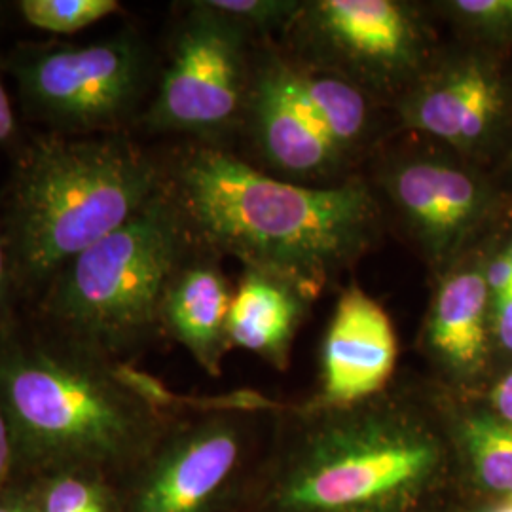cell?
<instances>
[{
    "label": "cell",
    "instance_id": "obj_1",
    "mask_svg": "<svg viewBox=\"0 0 512 512\" xmlns=\"http://www.w3.org/2000/svg\"><path fill=\"white\" fill-rule=\"evenodd\" d=\"M175 186L184 222L209 245L293 281L308 296L365 249L378 219L363 184L285 183L219 148L188 152Z\"/></svg>",
    "mask_w": 512,
    "mask_h": 512
},
{
    "label": "cell",
    "instance_id": "obj_2",
    "mask_svg": "<svg viewBox=\"0 0 512 512\" xmlns=\"http://www.w3.org/2000/svg\"><path fill=\"white\" fill-rule=\"evenodd\" d=\"M160 192L156 167L128 139H38L10 190L4 239L12 275L25 285L52 281Z\"/></svg>",
    "mask_w": 512,
    "mask_h": 512
},
{
    "label": "cell",
    "instance_id": "obj_3",
    "mask_svg": "<svg viewBox=\"0 0 512 512\" xmlns=\"http://www.w3.org/2000/svg\"><path fill=\"white\" fill-rule=\"evenodd\" d=\"M0 408L16 456L65 471L120 463L152 433L150 404L92 349L29 340L0 344Z\"/></svg>",
    "mask_w": 512,
    "mask_h": 512
},
{
    "label": "cell",
    "instance_id": "obj_4",
    "mask_svg": "<svg viewBox=\"0 0 512 512\" xmlns=\"http://www.w3.org/2000/svg\"><path fill=\"white\" fill-rule=\"evenodd\" d=\"M184 232L177 203L160 192L128 224L57 272L46 313L82 348L103 353L126 346L162 317Z\"/></svg>",
    "mask_w": 512,
    "mask_h": 512
},
{
    "label": "cell",
    "instance_id": "obj_5",
    "mask_svg": "<svg viewBox=\"0 0 512 512\" xmlns=\"http://www.w3.org/2000/svg\"><path fill=\"white\" fill-rule=\"evenodd\" d=\"M442 463L437 437L393 410L325 423L279 486L285 512H399L427 488Z\"/></svg>",
    "mask_w": 512,
    "mask_h": 512
},
{
    "label": "cell",
    "instance_id": "obj_6",
    "mask_svg": "<svg viewBox=\"0 0 512 512\" xmlns=\"http://www.w3.org/2000/svg\"><path fill=\"white\" fill-rule=\"evenodd\" d=\"M12 73L25 109L42 122L67 133L109 131L141 95L145 52L131 35L27 48L16 55Z\"/></svg>",
    "mask_w": 512,
    "mask_h": 512
},
{
    "label": "cell",
    "instance_id": "obj_7",
    "mask_svg": "<svg viewBox=\"0 0 512 512\" xmlns=\"http://www.w3.org/2000/svg\"><path fill=\"white\" fill-rule=\"evenodd\" d=\"M243 38L245 29L196 2L148 110V126L192 135L226 128L243 93Z\"/></svg>",
    "mask_w": 512,
    "mask_h": 512
},
{
    "label": "cell",
    "instance_id": "obj_8",
    "mask_svg": "<svg viewBox=\"0 0 512 512\" xmlns=\"http://www.w3.org/2000/svg\"><path fill=\"white\" fill-rule=\"evenodd\" d=\"M308 23L325 54L372 82L406 80L427 55V31L403 2L319 0L308 8Z\"/></svg>",
    "mask_w": 512,
    "mask_h": 512
},
{
    "label": "cell",
    "instance_id": "obj_9",
    "mask_svg": "<svg viewBox=\"0 0 512 512\" xmlns=\"http://www.w3.org/2000/svg\"><path fill=\"white\" fill-rule=\"evenodd\" d=\"M241 459V433L207 420L175 435L131 495L129 512H213Z\"/></svg>",
    "mask_w": 512,
    "mask_h": 512
},
{
    "label": "cell",
    "instance_id": "obj_10",
    "mask_svg": "<svg viewBox=\"0 0 512 512\" xmlns=\"http://www.w3.org/2000/svg\"><path fill=\"white\" fill-rule=\"evenodd\" d=\"M385 188L423 251L435 260L452 255L486 209V192L476 179L433 158L395 165Z\"/></svg>",
    "mask_w": 512,
    "mask_h": 512
},
{
    "label": "cell",
    "instance_id": "obj_11",
    "mask_svg": "<svg viewBox=\"0 0 512 512\" xmlns=\"http://www.w3.org/2000/svg\"><path fill=\"white\" fill-rule=\"evenodd\" d=\"M397 365V336L382 306L349 287L340 296L323 346V399L344 406L376 395Z\"/></svg>",
    "mask_w": 512,
    "mask_h": 512
},
{
    "label": "cell",
    "instance_id": "obj_12",
    "mask_svg": "<svg viewBox=\"0 0 512 512\" xmlns=\"http://www.w3.org/2000/svg\"><path fill=\"white\" fill-rule=\"evenodd\" d=\"M503 110L501 82L478 59H463L429 74L404 97L403 122L458 150L482 145Z\"/></svg>",
    "mask_w": 512,
    "mask_h": 512
},
{
    "label": "cell",
    "instance_id": "obj_13",
    "mask_svg": "<svg viewBox=\"0 0 512 512\" xmlns=\"http://www.w3.org/2000/svg\"><path fill=\"white\" fill-rule=\"evenodd\" d=\"M253 114L258 145L285 173H327L344 158L306 99L294 90L287 67L274 65L260 76L253 95Z\"/></svg>",
    "mask_w": 512,
    "mask_h": 512
},
{
    "label": "cell",
    "instance_id": "obj_14",
    "mask_svg": "<svg viewBox=\"0 0 512 512\" xmlns=\"http://www.w3.org/2000/svg\"><path fill=\"white\" fill-rule=\"evenodd\" d=\"M232 298L226 277L207 262L179 268L164 296L165 325L211 374H219L220 357L228 344Z\"/></svg>",
    "mask_w": 512,
    "mask_h": 512
},
{
    "label": "cell",
    "instance_id": "obj_15",
    "mask_svg": "<svg viewBox=\"0 0 512 512\" xmlns=\"http://www.w3.org/2000/svg\"><path fill=\"white\" fill-rule=\"evenodd\" d=\"M492 293L486 270L465 268L440 283L427 319V342L458 374H475L488 351Z\"/></svg>",
    "mask_w": 512,
    "mask_h": 512
},
{
    "label": "cell",
    "instance_id": "obj_16",
    "mask_svg": "<svg viewBox=\"0 0 512 512\" xmlns=\"http://www.w3.org/2000/svg\"><path fill=\"white\" fill-rule=\"evenodd\" d=\"M304 293L293 281L247 268L228 313V342L274 363L287 359L302 317Z\"/></svg>",
    "mask_w": 512,
    "mask_h": 512
},
{
    "label": "cell",
    "instance_id": "obj_17",
    "mask_svg": "<svg viewBox=\"0 0 512 512\" xmlns=\"http://www.w3.org/2000/svg\"><path fill=\"white\" fill-rule=\"evenodd\" d=\"M294 90L310 105L334 147L346 156L368 126V103L359 88L336 76L298 73L287 67Z\"/></svg>",
    "mask_w": 512,
    "mask_h": 512
},
{
    "label": "cell",
    "instance_id": "obj_18",
    "mask_svg": "<svg viewBox=\"0 0 512 512\" xmlns=\"http://www.w3.org/2000/svg\"><path fill=\"white\" fill-rule=\"evenodd\" d=\"M461 439L478 480L495 492L512 494V425L499 416L475 414L461 425Z\"/></svg>",
    "mask_w": 512,
    "mask_h": 512
},
{
    "label": "cell",
    "instance_id": "obj_19",
    "mask_svg": "<svg viewBox=\"0 0 512 512\" xmlns=\"http://www.w3.org/2000/svg\"><path fill=\"white\" fill-rule=\"evenodd\" d=\"M23 19L42 31L71 35L120 10L116 0H21Z\"/></svg>",
    "mask_w": 512,
    "mask_h": 512
},
{
    "label": "cell",
    "instance_id": "obj_20",
    "mask_svg": "<svg viewBox=\"0 0 512 512\" xmlns=\"http://www.w3.org/2000/svg\"><path fill=\"white\" fill-rule=\"evenodd\" d=\"M42 512H110L109 497L97 480L65 471L48 484Z\"/></svg>",
    "mask_w": 512,
    "mask_h": 512
},
{
    "label": "cell",
    "instance_id": "obj_21",
    "mask_svg": "<svg viewBox=\"0 0 512 512\" xmlns=\"http://www.w3.org/2000/svg\"><path fill=\"white\" fill-rule=\"evenodd\" d=\"M200 4L245 31L249 27L264 29L281 25L293 18L298 10H302L300 2L289 0H205Z\"/></svg>",
    "mask_w": 512,
    "mask_h": 512
},
{
    "label": "cell",
    "instance_id": "obj_22",
    "mask_svg": "<svg viewBox=\"0 0 512 512\" xmlns=\"http://www.w3.org/2000/svg\"><path fill=\"white\" fill-rule=\"evenodd\" d=\"M446 8L476 33L488 37L512 35V0H454Z\"/></svg>",
    "mask_w": 512,
    "mask_h": 512
},
{
    "label": "cell",
    "instance_id": "obj_23",
    "mask_svg": "<svg viewBox=\"0 0 512 512\" xmlns=\"http://www.w3.org/2000/svg\"><path fill=\"white\" fill-rule=\"evenodd\" d=\"M494 330L501 348L512 353V281L501 294L492 298Z\"/></svg>",
    "mask_w": 512,
    "mask_h": 512
},
{
    "label": "cell",
    "instance_id": "obj_24",
    "mask_svg": "<svg viewBox=\"0 0 512 512\" xmlns=\"http://www.w3.org/2000/svg\"><path fill=\"white\" fill-rule=\"evenodd\" d=\"M18 135V118L12 107L10 95L4 88V82L0 78V145L10 143Z\"/></svg>",
    "mask_w": 512,
    "mask_h": 512
},
{
    "label": "cell",
    "instance_id": "obj_25",
    "mask_svg": "<svg viewBox=\"0 0 512 512\" xmlns=\"http://www.w3.org/2000/svg\"><path fill=\"white\" fill-rule=\"evenodd\" d=\"M16 458V444H14V435L10 429V423L6 420L4 410L0 408V482L8 473L10 465Z\"/></svg>",
    "mask_w": 512,
    "mask_h": 512
},
{
    "label": "cell",
    "instance_id": "obj_26",
    "mask_svg": "<svg viewBox=\"0 0 512 512\" xmlns=\"http://www.w3.org/2000/svg\"><path fill=\"white\" fill-rule=\"evenodd\" d=\"M495 414L512 425V370L492 391Z\"/></svg>",
    "mask_w": 512,
    "mask_h": 512
},
{
    "label": "cell",
    "instance_id": "obj_27",
    "mask_svg": "<svg viewBox=\"0 0 512 512\" xmlns=\"http://www.w3.org/2000/svg\"><path fill=\"white\" fill-rule=\"evenodd\" d=\"M10 281H12L10 256H8L6 239L2 238V234H0V310L6 306L8 291H10Z\"/></svg>",
    "mask_w": 512,
    "mask_h": 512
},
{
    "label": "cell",
    "instance_id": "obj_28",
    "mask_svg": "<svg viewBox=\"0 0 512 512\" xmlns=\"http://www.w3.org/2000/svg\"><path fill=\"white\" fill-rule=\"evenodd\" d=\"M0 512H25L18 505H0Z\"/></svg>",
    "mask_w": 512,
    "mask_h": 512
},
{
    "label": "cell",
    "instance_id": "obj_29",
    "mask_svg": "<svg viewBox=\"0 0 512 512\" xmlns=\"http://www.w3.org/2000/svg\"><path fill=\"white\" fill-rule=\"evenodd\" d=\"M490 512H512V503H509V505H503V507H499V509H495V511Z\"/></svg>",
    "mask_w": 512,
    "mask_h": 512
},
{
    "label": "cell",
    "instance_id": "obj_30",
    "mask_svg": "<svg viewBox=\"0 0 512 512\" xmlns=\"http://www.w3.org/2000/svg\"><path fill=\"white\" fill-rule=\"evenodd\" d=\"M503 255L507 256V260H509V264H511L512 268V243L509 245V249H507Z\"/></svg>",
    "mask_w": 512,
    "mask_h": 512
},
{
    "label": "cell",
    "instance_id": "obj_31",
    "mask_svg": "<svg viewBox=\"0 0 512 512\" xmlns=\"http://www.w3.org/2000/svg\"><path fill=\"white\" fill-rule=\"evenodd\" d=\"M511 503H512V494H511Z\"/></svg>",
    "mask_w": 512,
    "mask_h": 512
}]
</instances>
